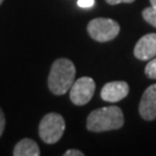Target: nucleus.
Segmentation results:
<instances>
[{"mask_svg":"<svg viewBox=\"0 0 156 156\" xmlns=\"http://www.w3.org/2000/svg\"><path fill=\"white\" fill-rule=\"evenodd\" d=\"M75 81V66L71 60L60 58L52 64L48 84L51 93L55 95H64L71 89Z\"/></svg>","mask_w":156,"mask_h":156,"instance_id":"f257e3e1","label":"nucleus"},{"mask_svg":"<svg viewBox=\"0 0 156 156\" xmlns=\"http://www.w3.org/2000/svg\"><path fill=\"white\" fill-rule=\"evenodd\" d=\"M124 125V115L120 108L108 106L90 112L87 119V128L91 132H104L118 129Z\"/></svg>","mask_w":156,"mask_h":156,"instance_id":"f03ea898","label":"nucleus"},{"mask_svg":"<svg viewBox=\"0 0 156 156\" xmlns=\"http://www.w3.org/2000/svg\"><path fill=\"white\" fill-rule=\"evenodd\" d=\"M65 132V120L58 113H48L41 120L38 133L41 139L45 144H56L58 142Z\"/></svg>","mask_w":156,"mask_h":156,"instance_id":"7ed1b4c3","label":"nucleus"},{"mask_svg":"<svg viewBox=\"0 0 156 156\" xmlns=\"http://www.w3.org/2000/svg\"><path fill=\"white\" fill-rule=\"evenodd\" d=\"M88 34L97 42H109L117 37L120 27L115 20L97 17L88 23Z\"/></svg>","mask_w":156,"mask_h":156,"instance_id":"20e7f679","label":"nucleus"},{"mask_svg":"<svg viewBox=\"0 0 156 156\" xmlns=\"http://www.w3.org/2000/svg\"><path fill=\"white\" fill-rule=\"evenodd\" d=\"M95 89L96 84L93 79L89 76L80 78L72 84L69 89V98L75 105H84L94 96Z\"/></svg>","mask_w":156,"mask_h":156,"instance_id":"39448f33","label":"nucleus"},{"mask_svg":"<svg viewBox=\"0 0 156 156\" xmlns=\"http://www.w3.org/2000/svg\"><path fill=\"white\" fill-rule=\"evenodd\" d=\"M139 113L145 120L156 119V84H151L145 90L140 101Z\"/></svg>","mask_w":156,"mask_h":156,"instance_id":"423d86ee","label":"nucleus"},{"mask_svg":"<svg viewBox=\"0 0 156 156\" xmlns=\"http://www.w3.org/2000/svg\"><path fill=\"white\" fill-rule=\"evenodd\" d=\"M129 87L125 81H112L106 83L101 90L102 100L110 103H116L128 95Z\"/></svg>","mask_w":156,"mask_h":156,"instance_id":"0eeeda50","label":"nucleus"},{"mask_svg":"<svg viewBox=\"0 0 156 156\" xmlns=\"http://www.w3.org/2000/svg\"><path fill=\"white\" fill-rule=\"evenodd\" d=\"M134 56L140 60H151L156 56V34H147L138 41Z\"/></svg>","mask_w":156,"mask_h":156,"instance_id":"6e6552de","label":"nucleus"},{"mask_svg":"<svg viewBox=\"0 0 156 156\" xmlns=\"http://www.w3.org/2000/svg\"><path fill=\"white\" fill-rule=\"evenodd\" d=\"M14 156H39L41 151H39L38 145L31 139H22L19 141L16 146L14 147V151H13Z\"/></svg>","mask_w":156,"mask_h":156,"instance_id":"1a4fd4ad","label":"nucleus"},{"mask_svg":"<svg viewBox=\"0 0 156 156\" xmlns=\"http://www.w3.org/2000/svg\"><path fill=\"white\" fill-rule=\"evenodd\" d=\"M142 17L145 19L146 22H148L156 28V8H154L153 6L145 8L142 12Z\"/></svg>","mask_w":156,"mask_h":156,"instance_id":"9d476101","label":"nucleus"},{"mask_svg":"<svg viewBox=\"0 0 156 156\" xmlns=\"http://www.w3.org/2000/svg\"><path fill=\"white\" fill-rule=\"evenodd\" d=\"M145 74L151 79H156V58H151L146 65Z\"/></svg>","mask_w":156,"mask_h":156,"instance_id":"9b49d317","label":"nucleus"},{"mask_svg":"<svg viewBox=\"0 0 156 156\" xmlns=\"http://www.w3.org/2000/svg\"><path fill=\"white\" fill-rule=\"evenodd\" d=\"M95 5V0H78V6L81 8H91Z\"/></svg>","mask_w":156,"mask_h":156,"instance_id":"f8f14e48","label":"nucleus"},{"mask_svg":"<svg viewBox=\"0 0 156 156\" xmlns=\"http://www.w3.org/2000/svg\"><path fill=\"white\" fill-rule=\"evenodd\" d=\"M5 116H4V112L1 111V109H0V136H1V134H2L4 129H5Z\"/></svg>","mask_w":156,"mask_h":156,"instance_id":"ddd939ff","label":"nucleus"},{"mask_svg":"<svg viewBox=\"0 0 156 156\" xmlns=\"http://www.w3.org/2000/svg\"><path fill=\"white\" fill-rule=\"evenodd\" d=\"M64 155L65 156H83V153L78 151V149H69V151H67Z\"/></svg>","mask_w":156,"mask_h":156,"instance_id":"4468645a","label":"nucleus"},{"mask_svg":"<svg viewBox=\"0 0 156 156\" xmlns=\"http://www.w3.org/2000/svg\"><path fill=\"white\" fill-rule=\"evenodd\" d=\"M105 1L110 5H118L122 2H133L134 0H105Z\"/></svg>","mask_w":156,"mask_h":156,"instance_id":"2eb2a0df","label":"nucleus"},{"mask_svg":"<svg viewBox=\"0 0 156 156\" xmlns=\"http://www.w3.org/2000/svg\"><path fill=\"white\" fill-rule=\"evenodd\" d=\"M151 1V6H153L154 8H156V0H149Z\"/></svg>","mask_w":156,"mask_h":156,"instance_id":"dca6fc26","label":"nucleus"},{"mask_svg":"<svg viewBox=\"0 0 156 156\" xmlns=\"http://www.w3.org/2000/svg\"><path fill=\"white\" fill-rule=\"evenodd\" d=\"M2 1H4V0H0V5H1V4H2Z\"/></svg>","mask_w":156,"mask_h":156,"instance_id":"f3484780","label":"nucleus"}]
</instances>
